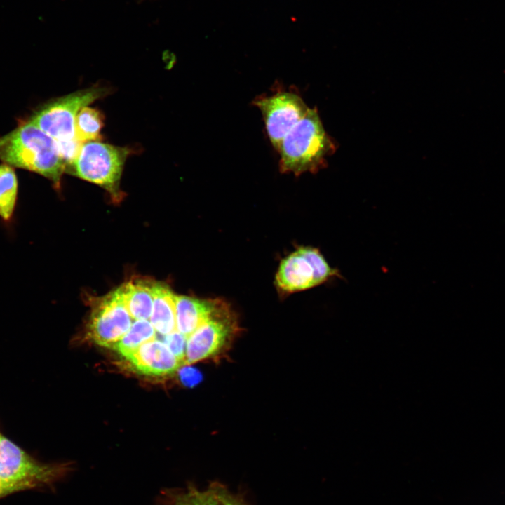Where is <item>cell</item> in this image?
<instances>
[{
    "label": "cell",
    "mask_w": 505,
    "mask_h": 505,
    "mask_svg": "<svg viewBox=\"0 0 505 505\" xmlns=\"http://www.w3.org/2000/svg\"><path fill=\"white\" fill-rule=\"evenodd\" d=\"M0 159L40 174L58 186L66 170L53 140L29 119L0 137Z\"/></svg>",
    "instance_id": "obj_1"
},
{
    "label": "cell",
    "mask_w": 505,
    "mask_h": 505,
    "mask_svg": "<svg viewBox=\"0 0 505 505\" xmlns=\"http://www.w3.org/2000/svg\"><path fill=\"white\" fill-rule=\"evenodd\" d=\"M336 147L325 130L316 108L306 115L287 133L278 152L279 169L282 173L298 176L309 172L317 173L325 167L327 157Z\"/></svg>",
    "instance_id": "obj_2"
},
{
    "label": "cell",
    "mask_w": 505,
    "mask_h": 505,
    "mask_svg": "<svg viewBox=\"0 0 505 505\" xmlns=\"http://www.w3.org/2000/svg\"><path fill=\"white\" fill-rule=\"evenodd\" d=\"M106 93L105 88L97 87L78 90L45 104L29 117V121L53 140L66 170L82 144L76 137L75 128L79 111Z\"/></svg>",
    "instance_id": "obj_3"
},
{
    "label": "cell",
    "mask_w": 505,
    "mask_h": 505,
    "mask_svg": "<svg viewBox=\"0 0 505 505\" xmlns=\"http://www.w3.org/2000/svg\"><path fill=\"white\" fill-rule=\"evenodd\" d=\"M69 471L66 464H44L0 434V479L15 492L50 485Z\"/></svg>",
    "instance_id": "obj_4"
},
{
    "label": "cell",
    "mask_w": 505,
    "mask_h": 505,
    "mask_svg": "<svg viewBox=\"0 0 505 505\" xmlns=\"http://www.w3.org/2000/svg\"><path fill=\"white\" fill-rule=\"evenodd\" d=\"M240 331L236 316L224 300L187 338L185 365L219 359L230 349Z\"/></svg>",
    "instance_id": "obj_5"
},
{
    "label": "cell",
    "mask_w": 505,
    "mask_h": 505,
    "mask_svg": "<svg viewBox=\"0 0 505 505\" xmlns=\"http://www.w3.org/2000/svg\"><path fill=\"white\" fill-rule=\"evenodd\" d=\"M128 152L126 148L98 140L84 142L67 170L114 194L117 192Z\"/></svg>",
    "instance_id": "obj_6"
},
{
    "label": "cell",
    "mask_w": 505,
    "mask_h": 505,
    "mask_svg": "<svg viewBox=\"0 0 505 505\" xmlns=\"http://www.w3.org/2000/svg\"><path fill=\"white\" fill-rule=\"evenodd\" d=\"M341 275L332 268L320 251L299 247L282 260L275 278L278 290L292 293L310 289Z\"/></svg>",
    "instance_id": "obj_7"
},
{
    "label": "cell",
    "mask_w": 505,
    "mask_h": 505,
    "mask_svg": "<svg viewBox=\"0 0 505 505\" xmlns=\"http://www.w3.org/2000/svg\"><path fill=\"white\" fill-rule=\"evenodd\" d=\"M121 287L95 302L88 324L90 338L100 346L112 348L133 323Z\"/></svg>",
    "instance_id": "obj_8"
},
{
    "label": "cell",
    "mask_w": 505,
    "mask_h": 505,
    "mask_svg": "<svg viewBox=\"0 0 505 505\" xmlns=\"http://www.w3.org/2000/svg\"><path fill=\"white\" fill-rule=\"evenodd\" d=\"M253 104L262 112L267 135L277 152L284 137L309 109L299 95L290 91L257 97Z\"/></svg>",
    "instance_id": "obj_9"
},
{
    "label": "cell",
    "mask_w": 505,
    "mask_h": 505,
    "mask_svg": "<svg viewBox=\"0 0 505 505\" xmlns=\"http://www.w3.org/2000/svg\"><path fill=\"white\" fill-rule=\"evenodd\" d=\"M125 360L137 372L154 377L172 375L184 365L156 338L142 344Z\"/></svg>",
    "instance_id": "obj_10"
},
{
    "label": "cell",
    "mask_w": 505,
    "mask_h": 505,
    "mask_svg": "<svg viewBox=\"0 0 505 505\" xmlns=\"http://www.w3.org/2000/svg\"><path fill=\"white\" fill-rule=\"evenodd\" d=\"M221 299H200L175 295L177 330L190 335L218 308Z\"/></svg>",
    "instance_id": "obj_11"
},
{
    "label": "cell",
    "mask_w": 505,
    "mask_h": 505,
    "mask_svg": "<svg viewBox=\"0 0 505 505\" xmlns=\"http://www.w3.org/2000/svg\"><path fill=\"white\" fill-rule=\"evenodd\" d=\"M150 323L156 332L165 336L177 330L175 294L166 285L154 282Z\"/></svg>",
    "instance_id": "obj_12"
},
{
    "label": "cell",
    "mask_w": 505,
    "mask_h": 505,
    "mask_svg": "<svg viewBox=\"0 0 505 505\" xmlns=\"http://www.w3.org/2000/svg\"><path fill=\"white\" fill-rule=\"evenodd\" d=\"M154 282L147 279H134L121 287L125 303L133 320H149L154 301Z\"/></svg>",
    "instance_id": "obj_13"
},
{
    "label": "cell",
    "mask_w": 505,
    "mask_h": 505,
    "mask_svg": "<svg viewBox=\"0 0 505 505\" xmlns=\"http://www.w3.org/2000/svg\"><path fill=\"white\" fill-rule=\"evenodd\" d=\"M156 339V330L148 320H135L126 332L112 347L124 358L147 342Z\"/></svg>",
    "instance_id": "obj_14"
},
{
    "label": "cell",
    "mask_w": 505,
    "mask_h": 505,
    "mask_svg": "<svg viewBox=\"0 0 505 505\" xmlns=\"http://www.w3.org/2000/svg\"><path fill=\"white\" fill-rule=\"evenodd\" d=\"M18 179L13 166L0 164V217L11 220L16 205Z\"/></svg>",
    "instance_id": "obj_15"
},
{
    "label": "cell",
    "mask_w": 505,
    "mask_h": 505,
    "mask_svg": "<svg viewBox=\"0 0 505 505\" xmlns=\"http://www.w3.org/2000/svg\"><path fill=\"white\" fill-rule=\"evenodd\" d=\"M102 114L97 109L83 107L76 119V137L82 144L101 138L100 131L104 125Z\"/></svg>",
    "instance_id": "obj_16"
},
{
    "label": "cell",
    "mask_w": 505,
    "mask_h": 505,
    "mask_svg": "<svg viewBox=\"0 0 505 505\" xmlns=\"http://www.w3.org/2000/svg\"><path fill=\"white\" fill-rule=\"evenodd\" d=\"M170 493L179 505H222L215 490L200 492L194 488H189L184 492Z\"/></svg>",
    "instance_id": "obj_17"
},
{
    "label": "cell",
    "mask_w": 505,
    "mask_h": 505,
    "mask_svg": "<svg viewBox=\"0 0 505 505\" xmlns=\"http://www.w3.org/2000/svg\"><path fill=\"white\" fill-rule=\"evenodd\" d=\"M163 337V342L177 359L185 365L187 337L177 330Z\"/></svg>",
    "instance_id": "obj_18"
},
{
    "label": "cell",
    "mask_w": 505,
    "mask_h": 505,
    "mask_svg": "<svg viewBox=\"0 0 505 505\" xmlns=\"http://www.w3.org/2000/svg\"><path fill=\"white\" fill-rule=\"evenodd\" d=\"M187 365L179 370L180 379L184 386L193 387L201 381L202 375L196 368Z\"/></svg>",
    "instance_id": "obj_19"
},
{
    "label": "cell",
    "mask_w": 505,
    "mask_h": 505,
    "mask_svg": "<svg viewBox=\"0 0 505 505\" xmlns=\"http://www.w3.org/2000/svg\"><path fill=\"white\" fill-rule=\"evenodd\" d=\"M215 491L218 499L222 505H241L236 502L235 499H232L229 494H227V493H225L223 490H219V489H216Z\"/></svg>",
    "instance_id": "obj_20"
},
{
    "label": "cell",
    "mask_w": 505,
    "mask_h": 505,
    "mask_svg": "<svg viewBox=\"0 0 505 505\" xmlns=\"http://www.w3.org/2000/svg\"><path fill=\"white\" fill-rule=\"evenodd\" d=\"M12 493L11 490L0 479V498Z\"/></svg>",
    "instance_id": "obj_21"
}]
</instances>
